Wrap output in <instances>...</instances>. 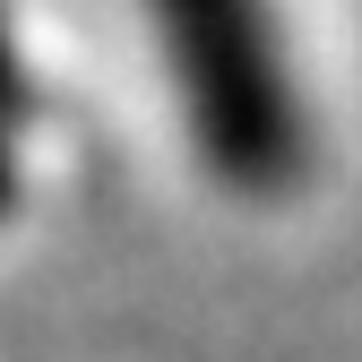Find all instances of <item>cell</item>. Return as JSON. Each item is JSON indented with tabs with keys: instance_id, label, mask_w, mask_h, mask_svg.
<instances>
[{
	"instance_id": "cell-1",
	"label": "cell",
	"mask_w": 362,
	"mask_h": 362,
	"mask_svg": "<svg viewBox=\"0 0 362 362\" xmlns=\"http://www.w3.org/2000/svg\"><path fill=\"white\" fill-rule=\"evenodd\" d=\"M190 156L242 199H285L310 164V104L276 0H139Z\"/></svg>"
},
{
	"instance_id": "cell-2",
	"label": "cell",
	"mask_w": 362,
	"mask_h": 362,
	"mask_svg": "<svg viewBox=\"0 0 362 362\" xmlns=\"http://www.w3.org/2000/svg\"><path fill=\"white\" fill-rule=\"evenodd\" d=\"M26 104H35V86H26V52H18V26H9V9H0V121H26Z\"/></svg>"
},
{
	"instance_id": "cell-3",
	"label": "cell",
	"mask_w": 362,
	"mask_h": 362,
	"mask_svg": "<svg viewBox=\"0 0 362 362\" xmlns=\"http://www.w3.org/2000/svg\"><path fill=\"white\" fill-rule=\"evenodd\" d=\"M18 181H26V173H18V129L0 121V224L18 216Z\"/></svg>"
}]
</instances>
